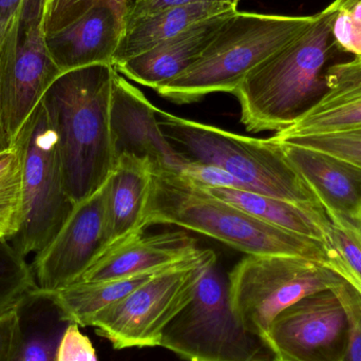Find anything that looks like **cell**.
I'll return each mask as SVG.
<instances>
[{
    "label": "cell",
    "mask_w": 361,
    "mask_h": 361,
    "mask_svg": "<svg viewBox=\"0 0 361 361\" xmlns=\"http://www.w3.org/2000/svg\"><path fill=\"white\" fill-rule=\"evenodd\" d=\"M175 225L254 256H288L328 267L345 280L343 262L324 242L274 226L173 171L154 173L146 228Z\"/></svg>",
    "instance_id": "1"
},
{
    "label": "cell",
    "mask_w": 361,
    "mask_h": 361,
    "mask_svg": "<svg viewBox=\"0 0 361 361\" xmlns=\"http://www.w3.org/2000/svg\"><path fill=\"white\" fill-rule=\"evenodd\" d=\"M111 65L63 72L42 99L56 135L63 180L75 205L107 182L116 164L111 135Z\"/></svg>",
    "instance_id": "2"
},
{
    "label": "cell",
    "mask_w": 361,
    "mask_h": 361,
    "mask_svg": "<svg viewBox=\"0 0 361 361\" xmlns=\"http://www.w3.org/2000/svg\"><path fill=\"white\" fill-rule=\"evenodd\" d=\"M345 0L316 14L311 27L257 66L233 93L250 133L292 126L328 90L326 66L335 46L332 25Z\"/></svg>",
    "instance_id": "3"
},
{
    "label": "cell",
    "mask_w": 361,
    "mask_h": 361,
    "mask_svg": "<svg viewBox=\"0 0 361 361\" xmlns=\"http://www.w3.org/2000/svg\"><path fill=\"white\" fill-rule=\"evenodd\" d=\"M315 15L235 12L200 59L177 78L156 89L177 104H191L212 93H235L257 66L307 31Z\"/></svg>",
    "instance_id": "4"
},
{
    "label": "cell",
    "mask_w": 361,
    "mask_h": 361,
    "mask_svg": "<svg viewBox=\"0 0 361 361\" xmlns=\"http://www.w3.org/2000/svg\"><path fill=\"white\" fill-rule=\"evenodd\" d=\"M161 130L187 158L220 167L246 190L324 208L277 144L157 109Z\"/></svg>",
    "instance_id": "5"
},
{
    "label": "cell",
    "mask_w": 361,
    "mask_h": 361,
    "mask_svg": "<svg viewBox=\"0 0 361 361\" xmlns=\"http://www.w3.org/2000/svg\"><path fill=\"white\" fill-rule=\"evenodd\" d=\"M13 145L18 148L23 160V221L18 231L8 240L27 259L52 242L75 204L66 189L56 135L42 102Z\"/></svg>",
    "instance_id": "6"
},
{
    "label": "cell",
    "mask_w": 361,
    "mask_h": 361,
    "mask_svg": "<svg viewBox=\"0 0 361 361\" xmlns=\"http://www.w3.org/2000/svg\"><path fill=\"white\" fill-rule=\"evenodd\" d=\"M160 347L186 361H256L271 355L233 313L216 261L202 274L190 302L169 324Z\"/></svg>",
    "instance_id": "7"
},
{
    "label": "cell",
    "mask_w": 361,
    "mask_h": 361,
    "mask_svg": "<svg viewBox=\"0 0 361 361\" xmlns=\"http://www.w3.org/2000/svg\"><path fill=\"white\" fill-rule=\"evenodd\" d=\"M227 281L233 313L248 332L263 341L271 322L284 310L345 280L307 259L247 255L235 264Z\"/></svg>",
    "instance_id": "8"
},
{
    "label": "cell",
    "mask_w": 361,
    "mask_h": 361,
    "mask_svg": "<svg viewBox=\"0 0 361 361\" xmlns=\"http://www.w3.org/2000/svg\"><path fill=\"white\" fill-rule=\"evenodd\" d=\"M212 250H200L183 262L157 273L120 302L99 314L92 326L116 350L160 347L163 332L190 302L210 263Z\"/></svg>",
    "instance_id": "9"
},
{
    "label": "cell",
    "mask_w": 361,
    "mask_h": 361,
    "mask_svg": "<svg viewBox=\"0 0 361 361\" xmlns=\"http://www.w3.org/2000/svg\"><path fill=\"white\" fill-rule=\"evenodd\" d=\"M47 0H23L0 39V110L11 144L61 71L46 34Z\"/></svg>",
    "instance_id": "10"
},
{
    "label": "cell",
    "mask_w": 361,
    "mask_h": 361,
    "mask_svg": "<svg viewBox=\"0 0 361 361\" xmlns=\"http://www.w3.org/2000/svg\"><path fill=\"white\" fill-rule=\"evenodd\" d=\"M347 310L335 288L315 293L284 310L263 338L286 361H343L349 343Z\"/></svg>",
    "instance_id": "11"
},
{
    "label": "cell",
    "mask_w": 361,
    "mask_h": 361,
    "mask_svg": "<svg viewBox=\"0 0 361 361\" xmlns=\"http://www.w3.org/2000/svg\"><path fill=\"white\" fill-rule=\"evenodd\" d=\"M106 183L75 205L56 237L31 264L37 288L54 293L80 281L110 246Z\"/></svg>",
    "instance_id": "12"
},
{
    "label": "cell",
    "mask_w": 361,
    "mask_h": 361,
    "mask_svg": "<svg viewBox=\"0 0 361 361\" xmlns=\"http://www.w3.org/2000/svg\"><path fill=\"white\" fill-rule=\"evenodd\" d=\"M158 107L118 71L111 97V135L114 156L130 154L152 164L154 173H180L190 158L180 152L163 135L157 118Z\"/></svg>",
    "instance_id": "13"
},
{
    "label": "cell",
    "mask_w": 361,
    "mask_h": 361,
    "mask_svg": "<svg viewBox=\"0 0 361 361\" xmlns=\"http://www.w3.org/2000/svg\"><path fill=\"white\" fill-rule=\"evenodd\" d=\"M126 30L124 0H99L65 29L47 35V46L61 71L88 66H114Z\"/></svg>",
    "instance_id": "14"
},
{
    "label": "cell",
    "mask_w": 361,
    "mask_h": 361,
    "mask_svg": "<svg viewBox=\"0 0 361 361\" xmlns=\"http://www.w3.org/2000/svg\"><path fill=\"white\" fill-rule=\"evenodd\" d=\"M200 250L197 239L186 231L156 235H144L143 231L109 246L80 281H104L157 273L191 258Z\"/></svg>",
    "instance_id": "15"
},
{
    "label": "cell",
    "mask_w": 361,
    "mask_h": 361,
    "mask_svg": "<svg viewBox=\"0 0 361 361\" xmlns=\"http://www.w3.org/2000/svg\"><path fill=\"white\" fill-rule=\"evenodd\" d=\"M273 143L279 146L288 162L309 185L326 214H336L361 227L360 167L317 150Z\"/></svg>",
    "instance_id": "16"
},
{
    "label": "cell",
    "mask_w": 361,
    "mask_h": 361,
    "mask_svg": "<svg viewBox=\"0 0 361 361\" xmlns=\"http://www.w3.org/2000/svg\"><path fill=\"white\" fill-rule=\"evenodd\" d=\"M231 14L219 15L195 23L179 35L116 66V71L133 82L156 90L186 71L200 59Z\"/></svg>",
    "instance_id": "17"
},
{
    "label": "cell",
    "mask_w": 361,
    "mask_h": 361,
    "mask_svg": "<svg viewBox=\"0 0 361 361\" xmlns=\"http://www.w3.org/2000/svg\"><path fill=\"white\" fill-rule=\"evenodd\" d=\"M328 90L292 126L274 139L345 130L361 125V57L331 66L326 71Z\"/></svg>",
    "instance_id": "18"
},
{
    "label": "cell",
    "mask_w": 361,
    "mask_h": 361,
    "mask_svg": "<svg viewBox=\"0 0 361 361\" xmlns=\"http://www.w3.org/2000/svg\"><path fill=\"white\" fill-rule=\"evenodd\" d=\"M154 169L144 159L123 154L106 182V212L110 246L146 228Z\"/></svg>",
    "instance_id": "19"
},
{
    "label": "cell",
    "mask_w": 361,
    "mask_h": 361,
    "mask_svg": "<svg viewBox=\"0 0 361 361\" xmlns=\"http://www.w3.org/2000/svg\"><path fill=\"white\" fill-rule=\"evenodd\" d=\"M17 338L11 361H56L59 341L71 322L50 292L36 288L14 307Z\"/></svg>",
    "instance_id": "20"
},
{
    "label": "cell",
    "mask_w": 361,
    "mask_h": 361,
    "mask_svg": "<svg viewBox=\"0 0 361 361\" xmlns=\"http://www.w3.org/2000/svg\"><path fill=\"white\" fill-rule=\"evenodd\" d=\"M237 6L227 2H199L154 13L127 25L114 57V67L147 52L165 40L206 19L229 14Z\"/></svg>",
    "instance_id": "21"
},
{
    "label": "cell",
    "mask_w": 361,
    "mask_h": 361,
    "mask_svg": "<svg viewBox=\"0 0 361 361\" xmlns=\"http://www.w3.org/2000/svg\"><path fill=\"white\" fill-rule=\"evenodd\" d=\"M205 189L214 197L274 226L324 242L329 245L331 221L324 208L307 207L244 189Z\"/></svg>",
    "instance_id": "22"
},
{
    "label": "cell",
    "mask_w": 361,
    "mask_h": 361,
    "mask_svg": "<svg viewBox=\"0 0 361 361\" xmlns=\"http://www.w3.org/2000/svg\"><path fill=\"white\" fill-rule=\"evenodd\" d=\"M157 273L104 281H78L52 294L66 320L80 326H92L99 314L120 302Z\"/></svg>",
    "instance_id": "23"
},
{
    "label": "cell",
    "mask_w": 361,
    "mask_h": 361,
    "mask_svg": "<svg viewBox=\"0 0 361 361\" xmlns=\"http://www.w3.org/2000/svg\"><path fill=\"white\" fill-rule=\"evenodd\" d=\"M23 221V160L13 145L0 158V239L18 231Z\"/></svg>",
    "instance_id": "24"
},
{
    "label": "cell",
    "mask_w": 361,
    "mask_h": 361,
    "mask_svg": "<svg viewBox=\"0 0 361 361\" xmlns=\"http://www.w3.org/2000/svg\"><path fill=\"white\" fill-rule=\"evenodd\" d=\"M37 288L31 265L8 239H0V315L14 309L30 290Z\"/></svg>",
    "instance_id": "25"
},
{
    "label": "cell",
    "mask_w": 361,
    "mask_h": 361,
    "mask_svg": "<svg viewBox=\"0 0 361 361\" xmlns=\"http://www.w3.org/2000/svg\"><path fill=\"white\" fill-rule=\"evenodd\" d=\"M269 139L271 142L292 144L324 152L361 169V125L333 133L298 135L286 139L271 137Z\"/></svg>",
    "instance_id": "26"
},
{
    "label": "cell",
    "mask_w": 361,
    "mask_h": 361,
    "mask_svg": "<svg viewBox=\"0 0 361 361\" xmlns=\"http://www.w3.org/2000/svg\"><path fill=\"white\" fill-rule=\"evenodd\" d=\"M331 221L329 245L338 255L345 271V281L361 293V227L334 214Z\"/></svg>",
    "instance_id": "27"
},
{
    "label": "cell",
    "mask_w": 361,
    "mask_h": 361,
    "mask_svg": "<svg viewBox=\"0 0 361 361\" xmlns=\"http://www.w3.org/2000/svg\"><path fill=\"white\" fill-rule=\"evenodd\" d=\"M349 316V343L343 361H361V293L347 281L335 288Z\"/></svg>",
    "instance_id": "28"
},
{
    "label": "cell",
    "mask_w": 361,
    "mask_h": 361,
    "mask_svg": "<svg viewBox=\"0 0 361 361\" xmlns=\"http://www.w3.org/2000/svg\"><path fill=\"white\" fill-rule=\"evenodd\" d=\"M99 0H47L46 34L65 29L91 10Z\"/></svg>",
    "instance_id": "29"
},
{
    "label": "cell",
    "mask_w": 361,
    "mask_h": 361,
    "mask_svg": "<svg viewBox=\"0 0 361 361\" xmlns=\"http://www.w3.org/2000/svg\"><path fill=\"white\" fill-rule=\"evenodd\" d=\"M180 175L205 188H235L246 190L239 180L220 167L192 159L187 162Z\"/></svg>",
    "instance_id": "30"
},
{
    "label": "cell",
    "mask_w": 361,
    "mask_h": 361,
    "mask_svg": "<svg viewBox=\"0 0 361 361\" xmlns=\"http://www.w3.org/2000/svg\"><path fill=\"white\" fill-rule=\"evenodd\" d=\"M56 361H99L90 339L82 334L78 324L71 322L59 341Z\"/></svg>",
    "instance_id": "31"
},
{
    "label": "cell",
    "mask_w": 361,
    "mask_h": 361,
    "mask_svg": "<svg viewBox=\"0 0 361 361\" xmlns=\"http://www.w3.org/2000/svg\"><path fill=\"white\" fill-rule=\"evenodd\" d=\"M332 37L339 50L361 57V21L345 10L343 4L333 23Z\"/></svg>",
    "instance_id": "32"
},
{
    "label": "cell",
    "mask_w": 361,
    "mask_h": 361,
    "mask_svg": "<svg viewBox=\"0 0 361 361\" xmlns=\"http://www.w3.org/2000/svg\"><path fill=\"white\" fill-rule=\"evenodd\" d=\"M227 2L238 6L241 0H124L126 27L144 17L175 6H188L199 2Z\"/></svg>",
    "instance_id": "33"
},
{
    "label": "cell",
    "mask_w": 361,
    "mask_h": 361,
    "mask_svg": "<svg viewBox=\"0 0 361 361\" xmlns=\"http://www.w3.org/2000/svg\"><path fill=\"white\" fill-rule=\"evenodd\" d=\"M17 338V317L14 309L0 315V361H11Z\"/></svg>",
    "instance_id": "34"
},
{
    "label": "cell",
    "mask_w": 361,
    "mask_h": 361,
    "mask_svg": "<svg viewBox=\"0 0 361 361\" xmlns=\"http://www.w3.org/2000/svg\"><path fill=\"white\" fill-rule=\"evenodd\" d=\"M23 0H0V39Z\"/></svg>",
    "instance_id": "35"
},
{
    "label": "cell",
    "mask_w": 361,
    "mask_h": 361,
    "mask_svg": "<svg viewBox=\"0 0 361 361\" xmlns=\"http://www.w3.org/2000/svg\"><path fill=\"white\" fill-rule=\"evenodd\" d=\"M12 148L10 139L6 135V129H4V122H2L1 110H0V154L8 152Z\"/></svg>",
    "instance_id": "36"
},
{
    "label": "cell",
    "mask_w": 361,
    "mask_h": 361,
    "mask_svg": "<svg viewBox=\"0 0 361 361\" xmlns=\"http://www.w3.org/2000/svg\"><path fill=\"white\" fill-rule=\"evenodd\" d=\"M343 8L361 21V0H345Z\"/></svg>",
    "instance_id": "37"
},
{
    "label": "cell",
    "mask_w": 361,
    "mask_h": 361,
    "mask_svg": "<svg viewBox=\"0 0 361 361\" xmlns=\"http://www.w3.org/2000/svg\"><path fill=\"white\" fill-rule=\"evenodd\" d=\"M256 361H286L279 360V358L276 357V356H274L273 354H271V355L264 356V357L259 358V360H257Z\"/></svg>",
    "instance_id": "38"
},
{
    "label": "cell",
    "mask_w": 361,
    "mask_h": 361,
    "mask_svg": "<svg viewBox=\"0 0 361 361\" xmlns=\"http://www.w3.org/2000/svg\"><path fill=\"white\" fill-rule=\"evenodd\" d=\"M4 154H6V152H4ZM4 154H0V158H1V157L4 156Z\"/></svg>",
    "instance_id": "39"
}]
</instances>
